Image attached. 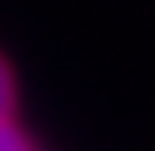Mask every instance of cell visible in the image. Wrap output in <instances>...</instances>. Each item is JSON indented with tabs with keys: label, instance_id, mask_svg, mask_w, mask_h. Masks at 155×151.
<instances>
[{
	"label": "cell",
	"instance_id": "cell-1",
	"mask_svg": "<svg viewBox=\"0 0 155 151\" xmlns=\"http://www.w3.org/2000/svg\"><path fill=\"white\" fill-rule=\"evenodd\" d=\"M11 109H14V77H11V67L0 56V120H7Z\"/></svg>",
	"mask_w": 155,
	"mask_h": 151
},
{
	"label": "cell",
	"instance_id": "cell-2",
	"mask_svg": "<svg viewBox=\"0 0 155 151\" xmlns=\"http://www.w3.org/2000/svg\"><path fill=\"white\" fill-rule=\"evenodd\" d=\"M0 151H32L28 141H25V133L11 120H0Z\"/></svg>",
	"mask_w": 155,
	"mask_h": 151
}]
</instances>
